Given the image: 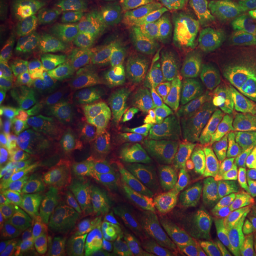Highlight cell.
<instances>
[{"instance_id": "1", "label": "cell", "mask_w": 256, "mask_h": 256, "mask_svg": "<svg viewBox=\"0 0 256 256\" xmlns=\"http://www.w3.org/2000/svg\"><path fill=\"white\" fill-rule=\"evenodd\" d=\"M136 16L122 0H44L37 12L38 38L57 62L102 46Z\"/></svg>"}, {"instance_id": "2", "label": "cell", "mask_w": 256, "mask_h": 256, "mask_svg": "<svg viewBox=\"0 0 256 256\" xmlns=\"http://www.w3.org/2000/svg\"><path fill=\"white\" fill-rule=\"evenodd\" d=\"M232 73L215 70H168L151 86V97L192 127L220 122L238 98Z\"/></svg>"}, {"instance_id": "3", "label": "cell", "mask_w": 256, "mask_h": 256, "mask_svg": "<svg viewBox=\"0 0 256 256\" xmlns=\"http://www.w3.org/2000/svg\"><path fill=\"white\" fill-rule=\"evenodd\" d=\"M114 141L136 160L191 152L201 144L192 126L162 107L140 100L121 107Z\"/></svg>"}, {"instance_id": "4", "label": "cell", "mask_w": 256, "mask_h": 256, "mask_svg": "<svg viewBox=\"0 0 256 256\" xmlns=\"http://www.w3.org/2000/svg\"><path fill=\"white\" fill-rule=\"evenodd\" d=\"M114 68L112 52L104 44L58 62L47 87L50 104L67 110L92 102L107 90Z\"/></svg>"}, {"instance_id": "5", "label": "cell", "mask_w": 256, "mask_h": 256, "mask_svg": "<svg viewBox=\"0 0 256 256\" xmlns=\"http://www.w3.org/2000/svg\"><path fill=\"white\" fill-rule=\"evenodd\" d=\"M226 212L204 185L178 194L161 208L142 214L146 224L168 240H190L216 228Z\"/></svg>"}, {"instance_id": "6", "label": "cell", "mask_w": 256, "mask_h": 256, "mask_svg": "<svg viewBox=\"0 0 256 256\" xmlns=\"http://www.w3.org/2000/svg\"><path fill=\"white\" fill-rule=\"evenodd\" d=\"M121 178L140 214L161 208L178 194L191 190L201 181L196 165L164 164L146 160L124 165Z\"/></svg>"}, {"instance_id": "7", "label": "cell", "mask_w": 256, "mask_h": 256, "mask_svg": "<svg viewBox=\"0 0 256 256\" xmlns=\"http://www.w3.org/2000/svg\"><path fill=\"white\" fill-rule=\"evenodd\" d=\"M202 184L225 212L256 198V146L229 142L220 146L205 170Z\"/></svg>"}, {"instance_id": "8", "label": "cell", "mask_w": 256, "mask_h": 256, "mask_svg": "<svg viewBox=\"0 0 256 256\" xmlns=\"http://www.w3.org/2000/svg\"><path fill=\"white\" fill-rule=\"evenodd\" d=\"M166 18L184 34L256 33V0H176Z\"/></svg>"}, {"instance_id": "9", "label": "cell", "mask_w": 256, "mask_h": 256, "mask_svg": "<svg viewBox=\"0 0 256 256\" xmlns=\"http://www.w3.org/2000/svg\"><path fill=\"white\" fill-rule=\"evenodd\" d=\"M184 36L172 24H126L114 36L116 70L134 74L158 67L172 56Z\"/></svg>"}, {"instance_id": "10", "label": "cell", "mask_w": 256, "mask_h": 256, "mask_svg": "<svg viewBox=\"0 0 256 256\" xmlns=\"http://www.w3.org/2000/svg\"><path fill=\"white\" fill-rule=\"evenodd\" d=\"M46 111L36 102L22 118L4 146L0 160V184L23 186L37 165L40 140L44 130Z\"/></svg>"}, {"instance_id": "11", "label": "cell", "mask_w": 256, "mask_h": 256, "mask_svg": "<svg viewBox=\"0 0 256 256\" xmlns=\"http://www.w3.org/2000/svg\"><path fill=\"white\" fill-rule=\"evenodd\" d=\"M121 107L116 101L101 96L84 104L82 118L74 131L67 160H82L96 156L116 137Z\"/></svg>"}, {"instance_id": "12", "label": "cell", "mask_w": 256, "mask_h": 256, "mask_svg": "<svg viewBox=\"0 0 256 256\" xmlns=\"http://www.w3.org/2000/svg\"><path fill=\"white\" fill-rule=\"evenodd\" d=\"M30 201L44 229L86 214V185L68 178H48L36 185Z\"/></svg>"}, {"instance_id": "13", "label": "cell", "mask_w": 256, "mask_h": 256, "mask_svg": "<svg viewBox=\"0 0 256 256\" xmlns=\"http://www.w3.org/2000/svg\"><path fill=\"white\" fill-rule=\"evenodd\" d=\"M252 44V36L239 33L192 34L184 50V66L190 70L226 68L238 64Z\"/></svg>"}, {"instance_id": "14", "label": "cell", "mask_w": 256, "mask_h": 256, "mask_svg": "<svg viewBox=\"0 0 256 256\" xmlns=\"http://www.w3.org/2000/svg\"><path fill=\"white\" fill-rule=\"evenodd\" d=\"M206 256H256V198L232 210L226 226L206 248Z\"/></svg>"}, {"instance_id": "15", "label": "cell", "mask_w": 256, "mask_h": 256, "mask_svg": "<svg viewBox=\"0 0 256 256\" xmlns=\"http://www.w3.org/2000/svg\"><path fill=\"white\" fill-rule=\"evenodd\" d=\"M98 240L87 215L74 216L52 229L47 256H97Z\"/></svg>"}, {"instance_id": "16", "label": "cell", "mask_w": 256, "mask_h": 256, "mask_svg": "<svg viewBox=\"0 0 256 256\" xmlns=\"http://www.w3.org/2000/svg\"><path fill=\"white\" fill-rule=\"evenodd\" d=\"M8 229L40 242V220L23 186L0 184V232Z\"/></svg>"}, {"instance_id": "17", "label": "cell", "mask_w": 256, "mask_h": 256, "mask_svg": "<svg viewBox=\"0 0 256 256\" xmlns=\"http://www.w3.org/2000/svg\"><path fill=\"white\" fill-rule=\"evenodd\" d=\"M118 212H137L124 184L112 176H101L86 186V215L90 222Z\"/></svg>"}, {"instance_id": "18", "label": "cell", "mask_w": 256, "mask_h": 256, "mask_svg": "<svg viewBox=\"0 0 256 256\" xmlns=\"http://www.w3.org/2000/svg\"><path fill=\"white\" fill-rule=\"evenodd\" d=\"M220 124L234 142L256 146V97L238 96Z\"/></svg>"}, {"instance_id": "19", "label": "cell", "mask_w": 256, "mask_h": 256, "mask_svg": "<svg viewBox=\"0 0 256 256\" xmlns=\"http://www.w3.org/2000/svg\"><path fill=\"white\" fill-rule=\"evenodd\" d=\"M130 238L132 239L137 256H170L168 239L150 228L140 212H134L130 220Z\"/></svg>"}, {"instance_id": "20", "label": "cell", "mask_w": 256, "mask_h": 256, "mask_svg": "<svg viewBox=\"0 0 256 256\" xmlns=\"http://www.w3.org/2000/svg\"><path fill=\"white\" fill-rule=\"evenodd\" d=\"M232 77L239 96L256 97V43L244 56L232 72Z\"/></svg>"}, {"instance_id": "21", "label": "cell", "mask_w": 256, "mask_h": 256, "mask_svg": "<svg viewBox=\"0 0 256 256\" xmlns=\"http://www.w3.org/2000/svg\"><path fill=\"white\" fill-rule=\"evenodd\" d=\"M0 256H38V242L9 229L2 230Z\"/></svg>"}, {"instance_id": "22", "label": "cell", "mask_w": 256, "mask_h": 256, "mask_svg": "<svg viewBox=\"0 0 256 256\" xmlns=\"http://www.w3.org/2000/svg\"><path fill=\"white\" fill-rule=\"evenodd\" d=\"M97 256H137V254L130 236L114 235L98 240Z\"/></svg>"}]
</instances>
